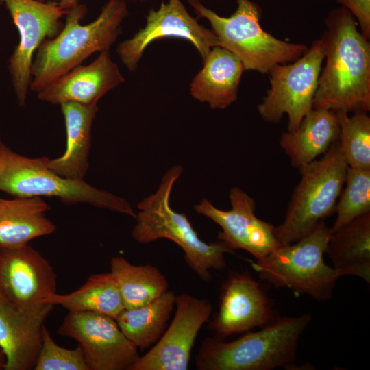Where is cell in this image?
<instances>
[{"label":"cell","mask_w":370,"mask_h":370,"mask_svg":"<svg viewBox=\"0 0 370 370\" xmlns=\"http://www.w3.org/2000/svg\"><path fill=\"white\" fill-rule=\"evenodd\" d=\"M321 36L325 64L321 71L314 109L338 112L370 110V43L344 7L327 16Z\"/></svg>","instance_id":"6da1fadb"},{"label":"cell","mask_w":370,"mask_h":370,"mask_svg":"<svg viewBox=\"0 0 370 370\" xmlns=\"http://www.w3.org/2000/svg\"><path fill=\"white\" fill-rule=\"evenodd\" d=\"M86 12L84 4L73 5L58 34L40 45L32 61V91L38 92L94 53L109 50L121 33L122 22L128 15L123 0H109L95 21L83 25L81 21Z\"/></svg>","instance_id":"7a4b0ae2"},{"label":"cell","mask_w":370,"mask_h":370,"mask_svg":"<svg viewBox=\"0 0 370 370\" xmlns=\"http://www.w3.org/2000/svg\"><path fill=\"white\" fill-rule=\"evenodd\" d=\"M182 171L178 164L171 167L163 175L156 192L138 203L139 211L134 218L136 223L132 236L141 244L161 238L173 241L183 250L190 268L202 280L208 282L212 278L210 270L225 269V255L234 254V251L219 240L210 243L202 241L186 214L177 212L171 207L172 189Z\"/></svg>","instance_id":"3957f363"},{"label":"cell","mask_w":370,"mask_h":370,"mask_svg":"<svg viewBox=\"0 0 370 370\" xmlns=\"http://www.w3.org/2000/svg\"><path fill=\"white\" fill-rule=\"evenodd\" d=\"M311 315L275 318L256 332L226 342L206 338L195 356L199 370H271L290 366L295 360L300 337Z\"/></svg>","instance_id":"277c9868"},{"label":"cell","mask_w":370,"mask_h":370,"mask_svg":"<svg viewBox=\"0 0 370 370\" xmlns=\"http://www.w3.org/2000/svg\"><path fill=\"white\" fill-rule=\"evenodd\" d=\"M331 234L330 227L321 221L305 237L280 245L264 258L252 261L251 267L261 280L276 288L328 301L341 278L323 258Z\"/></svg>","instance_id":"5b68a950"},{"label":"cell","mask_w":370,"mask_h":370,"mask_svg":"<svg viewBox=\"0 0 370 370\" xmlns=\"http://www.w3.org/2000/svg\"><path fill=\"white\" fill-rule=\"evenodd\" d=\"M347 167L338 140L321 158L299 169L300 180L293 192L284 221L275 226L281 245L299 241L335 212Z\"/></svg>","instance_id":"8992f818"},{"label":"cell","mask_w":370,"mask_h":370,"mask_svg":"<svg viewBox=\"0 0 370 370\" xmlns=\"http://www.w3.org/2000/svg\"><path fill=\"white\" fill-rule=\"evenodd\" d=\"M48 158L22 156L3 143L0 149V191L15 197H58L68 205L86 204L135 217L127 200L96 188L85 180L58 175L47 166Z\"/></svg>","instance_id":"52a82bcc"},{"label":"cell","mask_w":370,"mask_h":370,"mask_svg":"<svg viewBox=\"0 0 370 370\" xmlns=\"http://www.w3.org/2000/svg\"><path fill=\"white\" fill-rule=\"evenodd\" d=\"M238 7L230 17H222L199 0H188L197 18H205L218 37L221 47L236 55L245 70L267 73L278 64L292 62L308 49L304 44L279 40L260 26V7L250 0H236Z\"/></svg>","instance_id":"ba28073f"},{"label":"cell","mask_w":370,"mask_h":370,"mask_svg":"<svg viewBox=\"0 0 370 370\" xmlns=\"http://www.w3.org/2000/svg\"><path fill=\"white\" fill-rule=\"evenodd\" d=\"M325 51L323 40L313 41L298 59L291 64H278L271 68V87L258 111L262 119L278 123L284 114L288 119V130H297L305 115L312 109Z\"/></svg>","instance_id":"9c48e42d"},{"label":"cell","mask_w":370,"mask_h":370,"mask_svg":"<svg viewBox=\"0 0 370 370\" xmlns=\"http://www.w3.org/2000/svg\"><path fill=\"white\" fill-rule=\"evenodd\" d=\"M8 10L19 34V42L8 64L12 86L21 107L25 105L31 82L34 53L47 39L61 30V18L69 9L57 3L38 0H0Z\"/></svg>","instance_id":"30bf717a"},{"label":"cell","mask_w":370,"mask_h":370,"mask_svg":"<svg viewBox=\"0 0 370 370\" xmlns=\"http://www.w3.org/2000/svg\"><path fill=\"white\" fill-rule=\"evenodd\" d=\"M57 332L79 343L89 370H129L140 357L116 320L105 314L69 312Z\"/></svg>","instance_id":"8fae6325"},{"label":"cell","mask_w":370,"mask_h":370,"mask_svg":"<svg viewBox=\"0 0 370 370\" xmlns=\"http://www.w3.org/2000/svg\"><path fill=\"white\" fill-rule=\"evenodd\" d=\"M229 197V210L217 208L206 198L194 206L197 213L220 226L219 241L234 251L249 252L256 260L264 258L281 245L275 234V226L256 217V203L251 197L241 188L233 187Z\"/></svg>","instance_id":"7c38bea8"},{"label":"cell","mask_w":370,"mask_h":370,"mask_svg":"<svg viewBox=\"0 0 370 370\" xmlns=\"http://www.w3.org/2000/svg\"><path fill=\"white\" fill-rule=\"evenodd\" d=\"M173 37L187 40L205 60L211 48L221 47L216 34L190 16L180 0L162 1L158 10H151L147 23L129 40L121 42L116 52L123 64L134 71L145 48L157 39Z\"/></svg>","instance_id":"4fadbf2b"},{"label":"cell","mask_w":370,"mask_h":370,"mask_svg":"<svg viewBox=\"0 0 370 370\" xmlns=\"http://www.w3.org/2000/svg\"><path fill=\"white\" fill-rule=\"evenodd\" d=\"M175 316L157 343L129 370H186L192 348L212 312L210 302L184 293L177 295Z\"/></svg>","instance_id":"5bb4252c"},{"label":"cell","mask_w":370,"mask_h":370,"mask_svg":"<svg viewBox=\"0 0 370 370\" xmlns=\"http://www.w3.org/2000/svg\"><path fill=\"white\" fill-rule=\"evenodd\" d=\"M0 288L6 301L17 306L46 301L56 293L57 275L49 262L31 246L0 247Z\"/></svg>","instance_id":"9a60e30c"},{"label":"cell","mask_w":370,"mask_h":370,"mask_svg":"<svg viewBox=\"0 0 370 370\" xmlns=\"http://www.w3.org/2000/svg\"><path fill=\"white\" fill-rule=\"evenodd\" d=\"M275 319L271 301L251 276L233 273L222 286L219 311L210 323L217 338L263 327Z\"/></svg>","instance_id":"2e32d148"},{"label":"cell","mask_w":370,"mask_h":370,"mask_svg":"<svg viewBox=\"0 0 370 370\" xmlns=\"http://www.w3.org/2000/svg\"><path fill=\"white\" fill-rule=\"evenodd\" d=\"M55 305H14L0 299V347L5 357L4 370L34 369L43 338L45 322Z\"/></svg>","instance_id":"e0dca14e"},{"label":"cell","mask_w":370,"mask_h":370,"mask_svg":"<svg viewBox=\"0 0 370 370\" xmlns=\"http://www.w3.org/2000/svg\"><path fill=\"white\" fill-rule=\"evenodd\" d=\"M109 50L100 52L90 64L79 65L37 92L40 101L55 105L67 102L97 104L106 93L124 82Z\"/></svg>","instance_id":"ac0fdd59"},{"label":"cell","mask_w":370,"mask_h":370,"mask_svg":"<svg viewBox=\"0 0 370 370\" xmlns=\"http://www.w3.org/2000/svg\"><path fill=\"white\" fill-rule=\"evenodd\" d=\"M204 61L203 68L190 83V95L212 109H225L237 99L243 64L221 47H212Z\"/></svg>","instance_id":"d6986e66"},{"label":"cell","mask_w":370,"mask_h":370,"mask_svg":"<svg viewBox=\"0 0 370 370\" xmlns=\"http://www.w3.org/2000/svg\"><path fill=\"white\" fill-rule=\"evenodd\" d=\"M60 107L65 122L66 147L62 156L48 158L47 164L62 177L82 181L88 169L91 130L98 112L97 104L67 102Z\"/></svg>","instance_id":"ffe728a7"},{"label":"cell","mask_w":370,"mask_h":370,"mask_svg":"<svg viewBox=\"0 0 370 370\" xmlns=\"http://www.w3.org/2000/svg\"><path fill=\"white\" fill-rule=\"evenodd\" d=\"M49 209L41 197H0V247L24 246L53 234L56 225L46 216Z\"/></svg>","instance_id":"44dd1931"},{"label":"cell","mask_w":370,"mask_h":370,"mask_svg":"<svg viewBox=\"0 0 370 370\" xmlns=\"http://www.w3.org/2000/svg\"><path fill=\"white\" fill-rule=\"evenodd\" d=\"M337 114L326 109H314L303 118L294 132H284L280 145L297 169L317 160L338 140Z\"/></svg>","instance_id":"7402d4cb"},{"label":"cell","mask_w":370,"mask_h":370,"mask_svg":"<svg viewBox=\"0 0 370 370\" xmlns=\"http://www.w3.org/2000/svg\"><path fill=\"white\" fill-rule=\"evenodd\" d=\"M325 253L341 277L352 275L370 283V212L332 232Z\"/></svg>","instance_id":"603a6c76"},{"label":"cell","mask_w":370,"mask_h":370,"mask_svg":"<svg viewBox=\"0 0 370 370\" xmlns=\"http://www.w3.org/2000/svg\"><path fill=\"white\" fill-rule=\"evenodd\" d=\"M177 295L167 291L145 305L124 309L116 321L127 338L141 351L156 343L165 331Z\"/></svg>","instance_id":"cb8c5ba5"},{"label":"cell","mask_w":370,"mask_h":370,"mask_svg":"<svg viewBox=\"0 0 370 370\" xmlns=\"http://www.w3.org/2000/svg\"><path fill=\"white\" fill-rule=\"evenodd\" d=\"M47 302L69 312H93L115 319L125 309L116 282L110 273L90 275L78 289L66 295L51 294Z\"/></svg>","instance_id":"d4e9b609"},{"label":"cell","mask_w":370,"mask_h":370,"mask_svg":"<svg viewBox=\"0 0 370 370\" xmlns=\"http://www.w3.org/2000/svg\"><path fill=\"white\" fill-rule=\"evenodd\" d=\"M110 267L125 309L145 305L169 290L166 277L153 265H134L122 256H115L111 258Z\"/></svg>","instance_id":"484cf974"},{"label":"cell","mask_w":370,"mask_h":370,"mask_svg":"<svg viewBox=\"0 0 370 370\" xmlns=\"http://www.w3.org/2000/svg\"><path fill=\"white\" fill-rule=\"evenodd\" d=\"M339 125L338 142L349 167L370 169V117L367 112H336Z\"/></svg>","instance_id":"4316f807"},{"label":"cell","mask_w":370,"mask_h":370,"mask_svg":"<svg viewBox=\"0 0 370 370\" xmlns=\"http://www.w3.org/2000/svg\"><path fill=\"white\" fill-rule=\"evenodd\" d=\"M335 212L332 232L355 218L370 212V169L347 167Z\"/></svg>","instance_id":"83f0119b"},{"label":"cell","mask_w":370,"mask_h":370,"mask_svg":"<svg viewBox=\"0 0 370 370\" xmlns=\"http://www.w3.org/2000/svg\"><path fill=\"white\" fill-rule=\"evenodd\" d=\"M34 370H89L80 345L69 349L58 345L44 327L42 346Z\"/></svg>","instance_id":"f1b7e54d"},{"label":"cell","mask_w":370,"mask_h":370,"mask_svg":"<svg viewBox=\"0 0 370 370\" xmlns=\"http://www.w3.org/2000/svg\"><path fill=\"white\" fill-rule=\"evenodd\" d=\"M358 20L362 34L370 38V0H336Z\"/></svg>","instance_id":"f546056e"},{"label":"cell","mask_w":370,"mask_h":370,"mask_svg":"<svg viewBox=\"0 0 370 370\" xmlns=\"http://www.w3.org/2000/svg\"><path fill=\"white\" fill-rule=\"evenodd\" d=\"M38 1H46L47 0H38ZM135 1H143L145 0H135ZM53 1L57 3L59 5H60L61 7L65 9H69L73 5L78 3V0H53Z\"/></svg>","instance_id":"4dcf8cb0"},{"label":"cell","mask_w":370,"mask_h":370,"mask_svg":"<svg viewBox=\"0 0 370 370\" xmlns=\"http://www.w3.org/2000/svg\"><path fill=\"white\" fill-rule=\"evenodd\" d=\"M5 365V357L2 349L0 347V370L1 369L4 370Z\"/></svg>","instance_id":"1f68e13d"},{"label":"cell","mask_w":370,"mask_h":370,"mask_svg":"<svg viewBox=\"0 0 370 370\" xmlns=\"http://www.w3.org/2000/svg\"><path fill=\"white\" fill-rule=\"evenodd\" d=\"M3 143L2 142V140H1V138H0V149H1V147H2V145H3Z\"/></svg>","instance_id":"d6a6232c"},{"label":"cell","mask_w":370,"mask_h":370,"mask_svg":"<svg viewBox=\"0 0 370 370\" xmlns=\"http://www.w3.org/2000/svg\"><path fill=\"white\" fill-rule=\"evenodd\" d=\"M3 299V297L1 291V288H0V299Z\"/></svg>","instance_id":"836d02e7"}]
</instances>
